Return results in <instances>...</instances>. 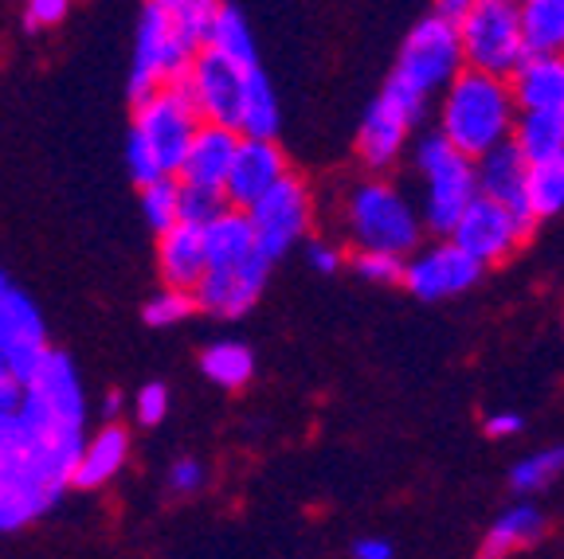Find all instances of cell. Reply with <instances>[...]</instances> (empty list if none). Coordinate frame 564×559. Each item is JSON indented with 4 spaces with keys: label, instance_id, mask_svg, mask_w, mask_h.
Listing matches in <instances>:
<instances>
[{
    "label": "cell",
    "instance_id": "6da1fadb",
    "mask_svg": "<svg viewBox=\"0 0 564 559\" xmlns=\"http://www.w3.org/2000/svg\"><path fill=\"white\" fill-rule=\"evenodd\" d=\"M87 446L83 380L52 349L24 384L17 415H0V533H17L52 513Z\"/></svg>",
    "mask_w": 564,
    "mask_h": 559
},
{
    "label": "cell",
    "instance_id": "7a4b0ae2",
    "mask_svg": "<svg viewBox=\"0 0 564 559\" xmlns=\"http://www.w3.org/2000/svg\"><path fill=\"white\" fill-rule=\"evenodd\" d=\"M518 125L510 79H494L482 70H463L447 87L440 106V138L455 153L478 161L490 149L506 145Z\"/></svg>",
    "mask_w": 564,
    "mask_h": 559
},
{
    "label": "cell",
    "instance_id": "3957f363",
    "mask_svg": "<svg viewBox=\"0 0 564 559\" xmlns=\"http://www.w3.org/2000/svg\"><path fill=\"white\" fill-rule=\"evenodd\" d=\"M345 228L352 243L372 254H400L404 259L423 235L420 208H412L397 184L388 180H361L345 196Z\"/></svg>",
    "mask_w": 564,
    "mask_h": 559
},
{
    "label": "cell",
    "instance_id": "277c9868",
    "mask_svg": "<svg viewBox=\"0 0 564 559\" xmlns=\"http://www.w3.org/2000/svg\"><path fill=\"white\" fill-rule=\"evenodd\" d=\"M415 168L423 176V204H420V223L435 235L455 231V223L467 216V208L478 200V176L475 161L455 153L440 133L423 138L415 145Z\"/></svg>",
    "mask_w": 564,
    "mask_h": 559
},
{
    "label": "cell",
    "instance_id": "5b68a950",
    "mask_svg": "<svg viewBox=\"0 0 564 559\" xmlns=\"http://www.w3.org/2000/svg\"><path fill=\"white\" fill-rule=\"evenodd\" d=\"M467 70L463 63V44H458V28L447 24L440 17L415 20V28L408 32L404 47H400L397 70L388 75L392 83L408 87L412 95H420L423 102H432V95H447V87Z\"/></svg>",
    "mask_w": 564,
    "mask_h": 559
},
{
    "label": "cell",
    "instance_id": "8992f818",
    "mask_svg": "<svg viewBox=\"0 0 564 559\" xmlns=\"http://www.w3.org/2000/svg\"><path fill=\"white\" fill-rule=\"evenodd\" d=\"M196 52L185 47L169 20V0H150L141 9L138 40H133V67H130V98L133 106L165 87H176L193 67Z\"/></svg>",
    "mask_w": 564,
    "mask_h": 559
},
{
    "label": "cell",
    "instance_id": "52a82bcc",
    "mask_svg": "<svg viewBox=\"0 0 564 559\" xmlns=\"http://www.w3.org/2000/svg\"><path fill=\"white\" fill-rule=\"evenodd\" d=\"M458 44L467 70H482L494 79H510L525 63L521 40V4L510 0H475L470 17L458 24Z\"/></svg>",
    "mask_w": 564,
    "mask_h": 559
},
{
    "label": "cell",
    "instance_id": "ba28073f",
    "mask_svg": "<svg viewBox=\"0 0 564 559\" xmlns=\"http://www.w3.org/2000/svg\"><path fill=\"white\" fill-rule=\"evenodd\" d=\"M200 114L188 102V95L181 87H165L158 95H150L145 102L133 106V130L141 138V145L150 149L153 161L165 176H176L188 157V145L200 133Z\"/></svg>",
    "mask_w": 564,
    "mask_h": 559
},
{
    "label": "cell",
    "instance_id": "9c48e42d",
    "mask_svg": "<svg viewBox=\"0 0 564 559\" xmlns=\"http://www.w3.org/2000/svg\"><path fill=\"white\" fill-rule=\"evenodd\" d=\"M47 352H52V344H47L40 309L32 306V297L24 289L12 286L9 274L0 271V376L28 384Z\"/></svg>",
    "mask_w": 564,
    "mask_h": 559
},
{
    "label": "cell",
    "instance_id": "30bf717a",
    "mask_svg": "<svg viewBox=\"0 0 564 559\" xmlns=\"http://www.w3.org/2000/svg\"><path fill=\"white\" fill-rule=\"evenodd\" d=\"M243 83L247 70H239L236 63L220 59L216 52L204 47L193 59L188 75L176 87L185 90L188 102L196 106L204 125H224V130L239 133V106H243Z\"/></svg>",
    "mask_w": 564,
    "mask_h": 559
},
{
    "label": "cell",
    "instance_id": "8fae6325",
    "mask_svg": "<svg viewBox=\"0 0 564 559\" xmlns=\"http://www.w3.org/2000/svg\"><path fill=\"white\" fill-rule=\"evenodd\" d=\"M310 216H314V211H310V188L294 173L282 184H274L271 193L247 211L251 228H256L259 254H263L267 263L282 259V254L306 235Z\"/></svg>",
    "mask_w": 564,
    "mask_h": 559
},
{
    "label": "cell",
    "instance_id": "7c38bea8",
    "mask_svg": "<svg viewBox=\"0 0 564 559\" xmlns=\"http://www.w3.org/2000/svg\"><path fill=\"white\" fill-rule=\"evenodd\" d=\"M529 231H533V223H525V219H518L513 211H506L502 204H490L478 196L467 208V216L455 223L451 243L463 254H470L478 266H490V263L510 259L529 239Z\"/></svg>",
    "mask_w": 564,
    "mask_h": 559
},
{
    "label": "cell",
    "instance_id": "4fadbf2b",
    "mask_svg": "<svg viewBox=\"0 0 564 559\" xmlns=\"http://www.w3.org/2000/svg\"><path fill=\"white\" fill-rule=\"evenodd\" d=\"M482 271L486 266H478L470 254H463L451 239H443V243H432L404 266V286L420 302H443V297H455L475 286Z\"/></svg>",
    "mask_w": 564,
    "mask_h": 559
},
{
    "label": "cell",
    "instance_id": "5bb4252c",
    "mask_svg": "<svg viewBox=\"0 0 564 559\" xmlns=\"http://www.w3.org/2000/svg\"><path fill=\"white\" fill-rule=\"evenodd\" d=\"M267 274H271V263L263 254H256V259H247L239 266H208V274H204V282L193 294L196 309H204L212 317H228V321L243 317L263 294Z\"/></svg>",
    "mask_w": 564,
    "mask_h": 559
},
{
    "label": "cell",
    "instance_id": "9a60e30c",
    "mask_svg": "<svg viewBox=\"0 0 564 559\" xmlns=\"http://www.w3.org/2000/svg\"><path fill=\"white\" fill-rule=\"evenodd\" d=\"M291 176L286 157L274 141H247L239 138L236 161L228 168V184H224V196L236 211H251L274 184H282Z\"/></svg>",
    "mask_w": 564,
    "mask_h": 559
},
{
    "label": "cell",
    "instance_id": "2e32d148",
    "mask_svg": "<svg viewBox=\"0 0 564 559\" xmlns=\"http://www.w3.org/2000/svg\"><path fill=\"white\" fill-rule=\"evenodd\" d=\"M475 176H478V196H482V200L502 204L506 211H513V216L525 219V223H538V219L529 216V204H525L529 161L521 157L513 141H506V145L490 149L486 157H478Z\"/></svg>",
    "mask_w": 564,
    "mask_h": 559
},
{
    "label": "cell",
    "instance_id": "e0dca14e",
    "mask_svg": "<svg viewBox=\"0 0 564 559\" xmlns=\"http://www.w3.org/2000/svg\"><path fill=\"white\" fill-rule=\"evenodd\" d=\"M518 114H556L564 118V55H525L510 75Z\"/></svg>",
    "mask_w": 564,
    "mask_h": 559
},
{
    "label": "cell",
    "instance_id": "ac0fdd59",
    "mask_svg": "<svg viewBox=\"0 0 564 559\" xmlns=\"http://www.w3.org/2000/svg\"><path fill=\"white\" fill-rule=\"evenodd\" d=\"M158 266L165 289H181V294H196V286L208 274V251H204V231L176 223L165 235H158Z\"/></svg>",
    "mask_w": 564,
    "mask_h": 559
},
{
    "label": "cell",
    "instance_id": "d6986e66",
    "mask_svg": "<svg viewBox=\"0 0 564 559\" xmlns=\"http://www.w3.org/2000/svg\"><path fill=\"white\" fill-rule=\"evenodd\" d=\"M239 133L224 130V125H200V133L188 145V157L176 173L181 184H193V188H220L228 184V168L236 161Z\"/></svg>",
    "mask_w": 564,
    "mask_h": 559
},
{
    "label": "cell",
    "instance_id": "ffe728a7",
    "mask_svg": "<svg viewBox=\"0 0 564 559\" xmlns=\"http://www.w3.org/2000/svg\"><path fill=\"white\" fill-rule=\"evenodd\" d=\"M408 130H412V122L400 114L397 106L377 98V102L365 110L361 130H357V153H361V161L372 168V173H380V168H388L400 157V149H404V141H408Z\"/></svg>",
    "mask_w": 564,
    "mask_h": 559
},
{
    "label": "cell",
    "instance_id": "44dd1931",
    "mask_svg": "<svg viewBox=\"0 0 564 559\" xmlns=\"http://www.w3.org/2000/svg\"><path fill=\"white\" fill-rule=\"evenodd\" d=\"M130 458V435H126L118 423H106L95 438H87L83 446V458L75 465V481L70 485H79V490H98L106 481L115 478L118 470L126 465Z\"/></svg>",
    "mask_w": 564,
    "mask_h": 559
},
{
    "label": "cell",
    "instance_id": "7402d4cb",
    "mask_svg": "<svg viewBox=\"0 0 564 559\" xmlns=\"http://www.w3.org/2000/svg\"><path fill=\"white\" fill-rule=\"evenodd\" d=\"M541 533H545V516L538 513V505H513L482 536L478 559H506L518 548H525V544L541 540Z\"/></svg>",
    "mask_w": 564,
    "mask_h": 559
},
{
    "label": "cell",
    "instance_id": "603a6c76",
    "mask_svg": "<svg viewBox=\"0 0 564 559\" xmlns=\"http://www.w3.org/2000/svg\"><path fill=\"white\" fill-rule=\"evenodd\" d=\"M282 125L279 95H274L271 79L263 70H247L243 83V106H239V138L247 141H274Z\"/></svg>",
    "mask_w": 564,
    "mask_h": 559
},
{
    "label": "cell",
    "instance_id": "cb8c5ba5",
    "mask_svg": "<svg viewBox=\"0 0 564 559\" xmlns=\"http://www.w3.org/2000/svg\"><path fill=\"white\" fill-rule=\"evenodd\" d=\"M204 251H208V266H239L247 259H256L259 243H256V228L247 211L231 208L228 216H220L212 228H204Z\"/></svg>",
    "mask_w": 564,
    "mask_h": 559
},
{
    "label": "cell",
    "instance_id": "d4e9b609",
    "mask_svg": "<svg viewBox=\"0 0 564 559\" xmlns=\"http://www.w3.org/2000/svg\"><path fill=\"white\" fill-rule=\"evenodd\" d=\"M208 52H216L220 59L236 63L239 70H256L259 67V47L247 17L236 4H220L216 20H212V35H208Z\"/></svg>",
    "mask_w": 564,
    "mask_h": 559
},
{
    "label": "cell",
    "instance_id": "484cf974",
    "mask_svg": "<svg viewBox=\"0 0 564 559\" xmlns=\"http://www.w3.org/2000/svg\"><path fill=\"white\" fill-rule=\"evenodd\" d=\"M521 40L525 55H564V0H525Z\"/></svg>",
    "mask_w": 564,
    "mask_h": 559
},
{
    "label": "cell",
    "instance_id": "4316f807",
    "mask_svg": "<svg viewBox=\"0 0 564 559\" xmlns=\"http://www.w3.org/2000/svg\"><path fill=\"white\" fill-rule=\"evenodd\" d=\"M513 145L529 165H545V161L564 157V118L556 114H518L513 125Z\"/></svg>",
    "mask_w": 564,
    "mask_h": 559
},
{
    "label": "cell",
    "instance_id": "83f0119b",
    "mask_svg": "<svg viewBox=\"0 0 564 559\" xmlns=\"http://www.w3.org/2000/svg\"><path fill=\"white\" fill-rule=\"evenodd\" d=\"M200 372L212 380V384L228 387V392H239V387L251 384V376H256V357H251V349L239 341H216L204 349Z\"/></svg>",
    "mask_w": 564,
    "mask_h": 559
},
{
    "label": "cell",
    "instance_id": "f1b7e54d",
    "mask_svg": "<svg viewBox=\"0 0 564 559\" xmlns=\"http://www.w3.org/2000/svg\"><path fill=\"white\" fill-rule=\"evenodd\" d=\"M525 204L533 219H549L556 211H564V157L545 161V165H529Z\"/></svg>",
    "mask_w": 564,
    "mask_h": 559
},
{
    "label": "cell",
    "instance_id": "f546056e",
    "mask_svg": "<svg viewBox=\"0 0 564 559\" xmlns=\"http://www.w3.org/2000/svg\"><path fill=\"white\" fill-rule=\"evenodd\" d=\"M216 12H220L216 0H169V20H173L176 35L185 40V47H193L196 55L208 47Z\"/></svg>",
    "mask_w": 564,
    "mask_h": 559
},
{
    "label": "cell",
    "instance_id": "4dcf8cb0",
    "mask_svg": "<svg viewBox=\"0 0 564 559\" xmlns=\"http://www.w3.org/2000/svg\"><path fill=\"white\" fill-rule=\"evenodd\" d=\"M141 211L158 235H165L169 228L181 223V180L176 176H161L158 184L141 188Z\"/></svg>",
    "mask_w": 564,
    "mask_h": 559
},
{
    "label": "cell",
    "instance_id": "1f68e13d",
    "mask_svg": "<svg viewBox=\"0 0 564 559\" xmlns=\"http://www.w3.org/2000/svg\"><path fill=\"white\" fill-rule=\"evenodd\" d=\"M556 473H564V446H549V450H538V454H525L521 462H513L510 490L538 493V490H545Z\"/></svg>",
    "mask_w": 564,
    "mask_h": 559
},
{
    "label": "cell",
    "instance_id": "d6a6232c",
    "mask_svg": "<svg viewBox=\"0 0 564 559\" xmlns=\"http://www.w3.org/2000/svg\"><path fill=\"white\" fill-rule=\"evenodd\" d=\"M231 204L220 188H193V184H181V223L188 228H212L220 216H228Z\"/></svg>",
    "mask_w": 564,
    "mask_h": 559
},
{
    "label": "cell",
    "instance_id": "836d02e7",
    "mask_svg": "<svg viewBox=\"0 0 564 559\" xmlns=\"http://www.w3.org/2000/svg\"><path fill=\"white\" fill-rule=\"evenodd\" d=\"M188 314H196V297L193 294H181V289H161L150 306H145V325H153V329H169V325L185 321Z\"/></svg>",
    "mask_w": 564,
    "mask_h": 559
},
{
    "label": "cell",
    "instance_id": "e575fe53",
    "mask_svg": "<svg viewBox=\"0 0 564 559\" xmlns=\"http://www.w3.org/2000/svg\"><path fill=\"white\" fill-rule=\"evenodd\" d=\"M404 259L400 254H372V251H357L352 259V271L361 274L365 282H380V286H404Z\"/></svg>",
    "mask_w": 564,
    "mask_h": 559
},
{
    "label": "cell",
    "instance_id": "d590c367",
    "mask_svg": "<svg viewBox=\"0 0 564 559\" xmlns=\"http://www.w3.org/2000/svg\"><path fill=\"white\" fill-rule=\"evenodd\" d=\"M126 173L138 180V188H150V184H158L161 176H165L158 168V161H153L150 149L141 145L138 133H130V138H126Z\"/></svg>",
    "mask_w": 564,
    "mask_h": 559
},
{
    "label": "cell",
    "instance_id": "8d00e7d4",
    "mask_svg": "<svg viewBox=\"0 0 564 559\" xmlns=\"http://www.w3.org/2000/svg\"><path fill=\"white\" fill-rule=\"evenodd\" d=\"M133 412H138V423L145 427H158L161 419L169 415V392L165 384H145L133 399Z\"/></svg>",
    "mask_w": 564,
    "mask_h": 559
},
{
    "label": "cell",
    "instance_id": "74e56055",
    "mask_svg": "<svg viewBox=\"0 0 564 559\" xmlns=\"http://www.w3.org/2000/svg\"><path fill=\"white\" fill-rule=\"evenodd\" d=\"M169 493H196L204 485V465L196 458H176L169 465Z\"/></svg>",
    "mask_w": 564,
    "mask_h": 559
},
{
    "label": "cell",
    "instance_id": "f35d334b",
    "mask_svg": "<svg viewBox=\"0 0 564 559\" xmlns=\"http://www.w3.org/2000/svg\"><path fill=\"white\" fill-rule=\"evenodd\" d=\"M67 17V0H32L24 9V20L28 28H52V24H63Z\"/></svg>",
    "mask_w": 564,
    "mask_h": 559
},
{
    "label": "cell",
    "instance_id": "ab89813d",
    "mask_svg": "<svg viewBox=\"0 0 564 559\" xmlns=\"http://www.w3.org/2000/svg\"><path fill=\"white\" fill-rule=\"evenodd\" d=\"M306 259H310V266H314L317 274H337V271H341V263H345V254L337 251L334 243H322V239H314V243H310Z\"/></svg>",
    "mask_w": 564,
    "mask_h": 559
},
{
    "label": "cell",
    "instance_id": "60d3db41",
    "mask_svg": "<svg viewBox=\"0 0 564 559\" xmlns=\"http://www.w3.org/2000/svg\"><path fill=\"white\" fill-rule=\"evenodd\" d=\"M521 427H525V419H521L518 412H498V415H490V419H486V435H494V438L518 435Z\"/></svg>",
    "mask_w": 564,
    "mask_h": 559
},
{
    "label": "cell",
    "instance_id": "b9f144b4",
    "mask_svg": "<svg viewBox=\"0 0 564 559\" xmlns=\"http://www.w3.org/2000/svg\"><path fill=\"white\" fill-rule=\"evenodd\" d=\"M24 399V384L12 376H0V415H17Z\"/></svg>",
    "mask_w": 564,
    "mask_h": 559
},
{
    "label": "cell",
    "instance_id": "7bdbcfd3",
    "mask_svg": "<svg viewBox=\"0 0 564 559\" xmlns=\"http://www.w3.org/2000/svg\"><path fill=\"white\" fill-rule=\"evenodd\" d=\"M352 556L357 559H392V544L380 540V536H361L352 544Z\"/></svg>",
    "mask_w": 564,
    "mask_h": 559
},
{
    "label": "cell",
    "instance_id": "ee69618b",
    "mask_svg": "<svg viewBox=\"0 0 564 559\" xmlns=\"http://www.w3.org/2000/svg\"><path fill=\"white\" fill-rule=\"evenodd\" d=\"M470 4H475V0H440V4L432 9V17H440V20H447V24L458 28L470 17Z\"/></svg>",
    "mask_w": 564,
    "mask_h": 559
},
{
    "label": "cell",
    "instance_id": "f6af8a7d",
    "mask_svg": "<svg viewBox=\"0 0 564 559\" xmlns=\"http://www.w3.org/2000/svg\"><path fill=\"white\" fill-rule=\"evenodd\" d=\"M118 412H122V395L110 392V395H106V403H102V415H106V419H115Z\"/></svg>",
    "mask_w": 564,
    "mask_h": 559
}]
</instances>
